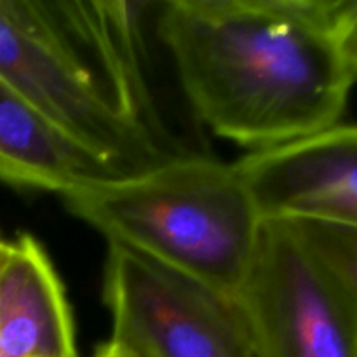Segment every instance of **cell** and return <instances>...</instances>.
<instances>
[{"instance_id": "8992f818", "label": "cell", "mask_w": 357, "mask_h": 357, "mask_svg": "<svg viewBox=\"0 0 357 357\" xmlns=\"http://www.w3.org/2000/svg\"><path fill=\"white\" fill-rule=\"evenodd\" d=\"M234 164L264 222L357 229V124H337Z\"/></svg>"}, {"instance_id": "9c48e42d", "label": "cell", "mask_w": 357, "mask_h": 357, "mask_svg": "<svg viewBox=\"0 0 357 357\" xmlns=\"http://www.w3.org/2000/svg\"><path fill=\"white\" fill-rule=\"evenodd\" d=\"M284 223L337 279L357 310V229L312 220Z\"/></svg>"}, {"instance_id": "52a82bcc", "label": "cell", "mask_w": 357, "mask_h": 357, "mask_svg": "<svg viewBox=\"0 0 357 357\" xmlns=\"http://www.w3.org/2000/svg\"><path fill=\"white\" fill-rule=\"evenodd\" d=\"M0 357H79L65 289L30 234L13 241L0 271Z\"/></svg>"}, {"instance_id": "7a4b0ae2", "label": "cell", "mask_w": 357, "mask_h": 357, "mask_svg": "<svg viewBox=\"0 0 357 357\" xmlns=\"http://www.w3.org/2000/svg\"><path fill=\"white\" fill-rule=\"evenodd\" d=\"M157 6L0 0V77L121 176L194 155L155 96Z\"/></svg>"}, {"instance_id": "3957f363", "label": "cell", "mask_w": 357, "mask_h": 357, "mask_svg": "<svg viewBox=\"0 0 357 357\" xmlns=\"http://www.w3.org/2000/svg\"><path fill=\"white\" fill-rule=\"evenodd\" d=\"M63 202L108 244L230 296L250 274L264 229L236 164L209 153L107 178L63 195Z\"/></svg>"}, {"instance_id": "6da1fadb", "label": "cell", "mask_w": 357, "mask_h": 357, "mask_svg": "<svg viewBox=\"0 0 357 357\" xmlns=\"http://www.w3.org/2000/svg\"><path fill=\"white\" fill-rule=\"evenodd\" d=\"M344 0H162L157 33L190 114L251 152L340 124L356 84Z\"/></svg>"}, {"instance_id": "5b68a950", "label": "cell", "mask_w": 357, "mask_h": 357, "mask_svg": "<svg viewBox=\"0 0 357 357\" xmlns=\"http://www.w3.org/2000/svg\"><path fill=\"white\" fill-rule=\"evenodd\" d=\"M236 298L261 357H357L354 303L288 223L264 222Z\"/></svg>"}, {"instance_id": "8fae6325", "label": "cell", "mask_w": 357, "mask_h": 357, "mask_svg": "<svg viewBox=\"0 0 357 357\" xmlns=\"http://www.w3.org/2000/svg\"><path fill=\"white\" fill-rule=\"evenodd\" d=\"M94 357H139V356H136L135 352H131L129 349H126L124 345L117 344V342H114L110 338L107 344H103L98 347Z\"/></svg>"}, {"instance_id": "ba28073f", "label": "cell", "mask_w": 357, "mask_h": 357, "mask_svg": "<svg viewBox=\"0 0 357 357\" xmlns=\"http://www.w3.org/2000/svg\"><path fill=\"white\" fill-rule=\"evenodd\" d=\"M117 176L0 77V181L63 197Z\"/></svg>"}, {"instance_id": "30bf717a", "label": "cell", "mask_w": 357, "mask_h": 357, "mask_svg": "<svg viewBox=\"0 0 357 357\" xmlns=\"http://www.w3.org/2000/svg\"><path fill=\"white\" fill-rule=\"evenodd\" d=\"M342 49L357 82V0H344L340 16Z\"/></svg>"}, {"instance_id": "7c38bea8", "label": "cell", "mask_w": 357, "mask_h": 357, "mask_svg": "<svg viewBox=\"0 0 357 357\" xmlns=\"http://www.w3.org/2000/svg\"><path fill=\"white\" fill-rule=\"evenodd\" d=\"M10 250H13V241H3L0 239V271L6 265L7 258H9Z\"/></svg>"}, {"instance_id": "277c9868", "label": "cell", "mask_w": 357, "mask_h": 357, "mask_svg": "<svg viewBox=\"0 0 357 357\" xmlns=\"http://www.w3.org/2000/svg\"><path fill=\"white\" fill-rule=\"evenodd\" d=\"M112 340L139 357H261L236 296L108 244Z\"/></svg>"}]
</instances>
